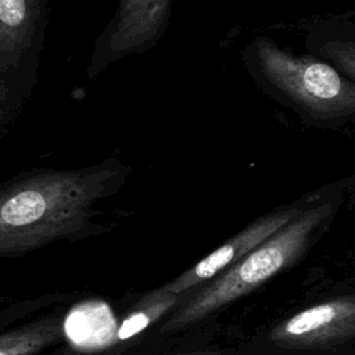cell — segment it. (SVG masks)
I'll return each instance as SVG.
<instances>
[{"mask_svg": "<svg viewBox=\"0 0 355 355\" xmlns=\"http://www.w3.org/2000/svg\"><path fill=\"white\" fill-rule=\"evenodd\" d=\"M179 355H220V354H219V352H212V351H197V352L179 354Z\"/></svg>", "mask_w": 355, "mask_h": 355, "instance_id": "obj_12", "label": "cell"}, {"mask_svg": "<svg viewBox=\"0 0 355 355\" xmlns=\"http://www.w3.org/2000/svg\"><path fill=\"white\" fill-rule=\"evenodd\" d=\"M355 28L344 15L320 21L308 28V54L327 62L355 82Z\"/></svg>", "mask_w": 355, "mask_h": 355, "instance_id": "obj_9", "label": "cell"}, {"mask_svg": "<svg viewBox=\"0 0 355 355\" xmlns=\"http://www.w3.org/2000/svg\"><path fill=\"white\" fill-rule=\"evenodd\" d=\"M130 173L111 155L83 168L32 169L0 184V258L101 234L94 205L115 196Z\"/></svg>", "mask_w": 355, "mask_h": 355, "instance_id": "obj_1", "label": "cell"}, {"mask_svg": "<svg viewBox=\"0 0 355 355\" xmlns=\"http://www.w3.org/2000/svg\"><path fill=\"white\" fill-rule=\"evenodd\" d=\"M31 301L0 306V355H37L62 336L60 315L22 320L31 312Z\"/></svg>", "mask_w": 355, "mask_h": 355, "instance_id": "obj_7", "label": "cell"}, {"mask_svg": "<svg viewBox=\"0 0 355 355\" xmlns=\"http://www.w3.org/2000/svg\"><path fill=\"white\" fill-rule=\"evenodd\" d=\"M46 0H0V61L17 65L39 46Z\"/></svg>", "mask_w": 355, "mask_h": 355, "instance_id": "obj_8", "label": "cell"}, {"mask_svg": "<svg viewBox=\"0 0 355 355\" xmlns=\"http://www.w3.org/2000/svg\"><path fill=\"white\" fill-rule=\"evenodd\" d=\"M355 334L354 297L334 298L286 319L272 329L269 338L284 348L330 347Z\"/></svg>", "mask_w": 355, "mask_h": 355, "instance_id": "obj_6", "label": "cell"}, {"mask_svg": "<svg viewBox=\"0 0 355 355\" xmlns=\"http://www.w3.org/2000/svg\"><path fill=\"white\" fill-rule=\"evenodd\" d=\"M243 62L265 94L313 128L337 129L355 116V82L311 54L258 36L244 47Z\"/></svg>", "mask_w": 355, "mask_h": 355, "instance_id": "obj_3", "label": "cell"}, {"mask_svg": "<svg viewBox=\"0 0 355 355\" xmlns=\"http://www.w3.org/2000/svg\"><path fill=\"white\" fill-rule=\"evenodd\" d=\"M309 196L311 193L305 194L294 202L275 208L273 211L255 219L243 230L225 241L215 251L197 262L194 266L179 275L168 284L159 287L158 291L182 294L197 287L198 284L212 280L220 272H223L239 259L245 257L255 247H258L263 240H266L270 234L279 230L283 225L291 220L308 202Z\"/></svg>", "mask_w": 355, "mask_h": 355, "instance_id": "obj_5", "label": "cell"}, {"mask_svg": "<svg viewBox=\"0 0 355 355\" xmlns=\"http://www.w3.org/2000/svg\"><path fill=\"white\" fill-rule=\"evenodd\" d=\"M17 105H19L17 93H14L12 89L8 85H6L4 80H1L0 82V130L10 122L11 116L17 110Z\"/></svg>", "mask_w": 355, "mask_h": 355, "instance_id": "obj_11", "label": "cell"}, {"mask_svg": "<svg viewBox=\"0 0 355 355\" xmlns=\"http://www.w3.org/2000/svg\"><path fill=\"white\" fill-rule=\"evenodd\" d=\"M173 0H116V8L96 39L87 65L90 79L132 54L153 49L169 26Z\"/></svg>", "mask_w": 355, "mask_h": 355, "instance_id": "obj_4", "label": "cell"}, {"mask_svg": "<svg viewBox=\"0 0 355 355\" xmlns=\"http://www.w3.org/2000/svg\"><path fill=\"white\" fill-rule=\"evenodd\" d=\"M179 297L180 294L161 293L158 290L151 291L125 315L115 331V341H125L137 336L151 322L159 319L168 309L173 308L178 304Z\"/></svg>", "mask_w": 355, "mask_h": 355, "instance_id": "obj_10", "label": "cell"}, {"mask_svg": "<svg viewBox=\"0 0 355 355\" xmlns=\"http://www.w3.org/2000/svg\"><path fill=\"white\" fill-rule=\"evenodd\" d=\"M347 182L340 180L311 191L304 208L245 257L214 277L162 326L172 331L191 324L226 304L254 291L295 262L330 225L343 202Z\"/></svg>", "mask_w": 355, "mask_h": 355, "instance_id": "obj_2", "label": "cell"}]
</instances>
